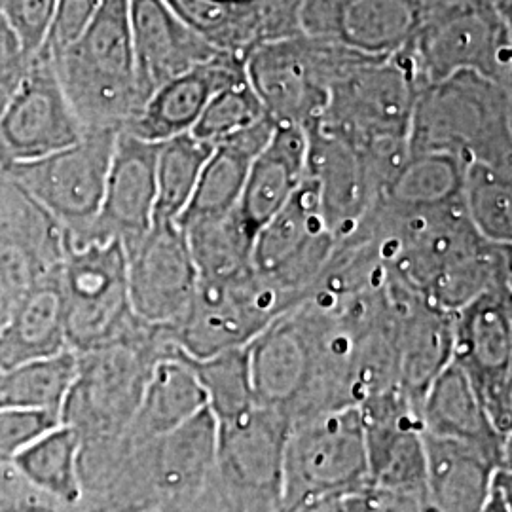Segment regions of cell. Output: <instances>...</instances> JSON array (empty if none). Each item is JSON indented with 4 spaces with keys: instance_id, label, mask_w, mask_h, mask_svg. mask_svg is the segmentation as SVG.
Instances as JSON below:
<instances>
[{
    "instance_id": "cell-18",
    "label": "cell",
    "mask_w": 512,
    "mask_h": 512,
    "mask_svg": "<svg viewBox=\"0 0 512 512\" xmlns=\"http://www.w3.org/2000/svg\"><path fill=\"white\" fill-rule=\"evenodd\" d=\"M308 131V177L319 188L321 211L336 239L349 236L382 196V183L363 150L327 133Z\"/></svg>"
},
{
    "instance_id": "cell-21",
    "label": "cell",
    "mask_w": 512,
    "mask_h": 512,
    "mask_svg": "<svg viewBox=\"0 0 512 512\" xmlns=\"http://www.w3.org/2000/svg\"><path fill=\"white\" fill-rule=\"evenodd\" d=\"M129 27L145 101L171 78L219 55L184 25L165 0H131Z\"/></svg>"
},
{
    "instance_id": "cell-3",
    "label": "cell",
    "mask_w": 512,
    "mask_h": 512,
    "mask_svg": "<svg viewBox=\"0 0 512 512\" xmlns=\"http://www.w3.org/2000/svg\"><path fill=\"white\" fill-rule=\"evenodd\" d=\"M256 406L289 423L315 412L348 406L310 308L300 302L277 317L247 346Z\"/></svg>"
},
{
    "instance_id": "cell-10",
    "label": "cell",
    "mask_w": 512,
    "mask_h": 512,
    "mask_svg": "<svg viewBox=\"0 0 512 512\" xmlns=\"http://www.w3.org/2000/svg\"><path fill=\"white\" fill-rule=\"evenodd\" d=\"M289 310L281 294L251 266L241 274L200 279L190 310L169 340L186 357L207 359L247 348Z\"/></svg>"
},
{
    "instance_id": "cell-25",
    "label": "cell",
    "mask_w": 512,
    "mask_h": 512,
    "mask_svg": "<svg viewBox=\"0 0 512 512\" xmlns=\"http://www.w3.org/2000/svg\"><path fill=\"white\" fill-rule=\"evenodd\" d=\"M427 490L437 512H480L495 473L511 458L456 440L423 435Z\"/></svg>"
},
{
    "instance_id": "cell-28",
    "label": "cell",
    "mask_w": 512,
    "mask_h": 512,
    "mask_svg": "<svg viewBox=\"0 0 512 512\" xmlns=\"http://www.w3.org/2000/svg\"><path fill=\"white\" fill-rule=\"evenodd\" d=\"M82 444L78 429L69 423H57L29 442L12 459L10 469L52 503L73 507L84 497Z\"/></svg>"
},
{
    "instance_id": "cell-35",
    "label": "cell",
    "mask_w": 512,
    "mask_h": 512,
    "mask_svg": "<svg viewBox=\"0 0 512 512\" xmlns=\"http://www.w3.org/2000/svg\"><path fill=\"white\" fill-rule=\"evenodd\" d=\"M181 355L192 366L198 382L202 385L207 399V410L211 412L217 425L239 420L255 408L247 348L230 349L207 359H190L184 353Z\"/></svg>"
},
{
    "instance_id": "cell-43",
    "label": "cell",
    "mask_w": 512,
    "mask_h": 512,
    "mask_svg": "<svg viewBox=\"0 0 512 512\" xmlns=\"http://www.w3.org/2000/svg\"><path fill=\"white\" fill-rule=\"evenodd\" d=\"M0 512H55L52 507L35 505V503H0Z\"/></svg>"
},
{
    "instance_id": "cell-19",
    "label": "cell",
    "mask_w": 512,
    "mask_h": 512,
    "mask_svg": "<svg viewBox=\"0 0 512 512\" xmlns=\"http://www.w3.org/2000/svg\"><path fill=\"white\" fill-rule=\"evenodd\" d=\"M158 150L160 143L118 131L101 211L88 239H118L128 251L147 236L154 224Z\"/></svg>"
},
{
    "instance_id": "cell-6",
    "label": "cell",
    "mask_w": 512,
    "mask_h": 512,
    "mask_svg": "<svg viewBox=\"0 0 512 512\" xmlns=\"http://www.w3.org/2000/svg\"><path fill=\"white\" fill-rule=\"evenodd\" d=\"M57 270L71 351L82 355L133 336L139 323L129 302L128 253L122 241H65Z\"/></svg>"
},
{
    "instance_id": "cell-8",
    "label": "cell",
    "mask_w": 512,
    "mask_h": 512,
    "mask_svg": "<svg viewBox=\"0 0 512 512\" xmlns=\"http://www.w3.org/2000/svg\"><path fill=\"white\" fill-rule=\"evenodd\" d=\"M118 129H88L80 141L6 169L10 183L54 222L67 243L92 234L105 196Z\"/></svg>"
},
{
    "instance_id": "cell-24",
    "label": "cell",
    "mask_w": 512,
    "mask_h": 512,
    "mask_svg": "<svg viewBox=\"0 0 512 512\" xmlns=\"http://www.w3.org/2000/svg\"><path fill=\"white\" fill-rule=\"evenodd\" d=\"M207 408L192 366L171 344L154 363L139 406L122 433L133 448L162 439Z\"/></svg>"
},
{
    "instance_id": "cell-26",
    "label": "cell",
    "mask_w": 512,
    "mask_h": 512,
    "mask_svg": "<svg viewBox=\"0 0 512 512\" xmlns=\"http://www.w3.org/2000/svg\"><path fill=\"white\" fill-rule=\"evenodd\" d=\"M57 266L48 275H38L29 293L0 330V372L48 359L69 349Z\"/></svg>"
},
{
    "instance_id": "cell-1",
    "label": "cell",
    "mask_w": 512,
    "mask_h": 512,
    "mask_svg": "<svg viewBox=\"0 0 512 512\" xmlns=\"http://www.w3.org/2000/svg\"><path fill=\"white\" fill-rule=\"evenodd\" d=\"M131 0H101L80 35L50 52L84 129H124L145 105L129 27ZM46 50V48H44Z\"/></svg>"
},
{
    "instance_id": "cell-33",
    "label": "cell",
    "mask_w": 512,
    "mask_h": 512,
    "mask_svg": "<svg viewBox=\"0 0 512 512\" xmlns=\"http://www.w3.org/2000/svg\"><path fill=\"white\" fill-rule=\"evenodd\" d=\"M512 171L471 160L463 165L461 202L480 238L511 247Z\"/></svg>"
},
{
    "instance_id": "cell-39",
    "label": "cell",
    "mask_w": 512,
    "mask_h": 512,
    "mask_svg": "<svg viewBox=\"0 0 512 512\" xmlns=\"http://www.w3.org/2000/svg\"><path fill=\"white\" fill-rule=\"evenodd\" d=\"M33 61L14 29L0 14V114L21 88Z\"/></svg>"
},
{
    "instance_id": "cell-40",
    "label": "cell",
    "mask_w": 512,
    "mask_h": 512,
    "mask_svg": "<svg viewBox=\"0 0 512 512\" xmlns=\"http://www.w3.org/2000/svg\"><path fill=\"white\" fill-rule=\"evenodd\" d=\"M101 0H57L54 27L46 50L55 52L73 42L92 19Z\"/></svg>"
},
{
    "instance_id": "cell-36",
    "label": "cell",
    "mask_w": 512,
    "mask_h": 512,
    "mask_svg": "<svg viewBox=\"0 0 512 512\" xmlns=\"http://www.w3.org/2000/svg\"><path fill=\"white\" fill-rule=\"evenodd\" d=\"M268 118L262 101L258 99L249 80L243 78L236 84L220 90L202 112L198 124L190 131L196 139L217 145L226 137L255 126Z\"/></svg>"
},
{
    "instance_id": "cell-15",
    "label": "cell",
    "mask_w": 512,
    "mask_h": 512,
    "mask_svg": "<svg viewBox=\"0 0 512 512\" xmlns=\"http://www.w3.org/2000/svg\"><path fill=\"white\" fill-rule=\"evenodd\" d=\"M456 0H300L302 35L325 38L366 55H391L442 6Z\"/></svg>"
},
{
    "instance_id": "cell-38",
    "label": "cell",
    "mask_w": 512,
    "mask_h": 512,
    "mask_svg": "<svg viewBox=\"0 0 512 512\" xmlns=\"http://www.w3.org/2000/svg\"><path fill=\"white\" fill-rule=\"evenodd\" d=\"M35 260L16 241L0 243V330L37 281Z\"/></svg>"
},
{
    "instance_id": "cell-11",
    "label": "cell",
    "mask_w": 512,
    "mask_h": 512,
    "mask_svg": "<svg viewBox=\"0 0 512 512\" xmlns=\"http://www.w3.org/2000/svg\"><path fill=\"white\" fill-rule=\"evenodd\" d=\"M336 241L321 211L317 183L306 177L256 232L251 266L293 310L323 274Z\"/></svg>"
},
{
    "instance_id": "cell-42",
    "label": "cell",
    "mask_w": 512,
    "mask_h": 512,
    "mask_svg": "<svg viewBox=\"0 0 512 512\" xmlns=\"http://www.w3.org/2000/svg\"><path fill=\"white\" fill-rule=\"evenodd\" d=\"M302 512H368V499H366V492L340 495V497L321 501Z\"/></svg>"
},
{
    "instance_id": "cell-30",
    "label": "cell",
    "mask_w": 512,
    "mask_h": 512,
    "mask_svg": "<svg viewBox=\"0 0 512 512\" xmlns=\"http://www.w3.org/2000/svg\"><path fill=\"white\" fill-rule=\"evenodd\" d=\"M78 378V353L71 349L0 372V410H37L63 421Z\"/></svg>"
},
{
    "instance_id": "cell-37",
    "label": "cell",
    "mask_w": 512,
    "mask_h": 512,
    "mask_svg": "<svg viewBox=\"0 0 512 512\" xmlns=\"http://www.w3.org/2000/svg\"><path fill=\"white\" fill-rule=\"evenodd\" d=\"M57 0H0V14L33 59L46 48L54 27Z\"/></svg>"
},
{
    "instance_id": "cell-22",
    "label": "cell",
    "mask_w": 512,
    "mask_h": 512,
    "mask_svg": "<svg viewBox=\"0 0 512 512\" xmlns=\"http://www.w3.org/2000/svg\"><path fill=\"white\" fill-rule=\"evenodd\" d=\"M308 177V131L298 124H275L268 145L251 164L239 198V219L256 232L291 200Z\"/></svg>"
},
{
    "instance_id": "cell-34",
    "label": "cell",
    "mask_w": 512,
    "mask_h": 512,
    "mask_svg": "<svg viewBox=\"0 0 512 512\" xmlns=\"http://www.w3.org/2000/svg\"><path fill=\"white\" fill-rule=\"evenodd\" d=\"M215 145L184 133L160 143L156 160L154 222H177L192 200Z\"/></svg>"
},
{
    "instance_id": "cell-7",
    "label": "cell",
    "mask_w": 512,
    "mask_h": 512,
    "mask_svg": "<svg viewBox=\"0 0 512 512\" xmlns=\"http://www.w3.org/2000/svg\"><path fill=\"white\" fill-rule=\"evenodd\" d=\"M366 57L332 40L298 35L256 46L245 71L275 124L306 128L323 114L334 82Z\"/></svg>"
},
{
    "instance_id": "cell-17",
    "label": "cell",
    "mask_w": 512,
    "mask_h": 512,
    "mask_svg": "<svg viewBox=\"0 0 512 512\" xmlns=\"http://www.w3.org/2000/svg\"><path fill=\"white\" fill-rule=\"evenodd\" d=\"M385 289L393 311L397 385L418 410L427 387L452 363L454 315L433 308L391 274Z\"/></svg>"
},
{
    "instance_id": "cell-31",
    "label": "cell",
    "mask_w": 512,
    "mask_h": 512,
    "mask_svg": "<svg viewBox=\"0 0 512 512\" xmlns=\"http://www.w3.org/2000/svg\"><path fill=\"white\" fill-rule=\"evenodd\" d=\"M179 226L200 279H220L251 268L255 236L236 209L222 217L188 220Z\"/></svg>"
},
{
    "instance_id": "cell-27",
    "label": "cell",
    "mask_w": 512,
    "mask_h": 512,
    "mask_svg": "<svg viewBox=\"0 0 512 512\" xmlns=\"http://www.w3.org/2000/svg\"><path fill=\"white\" fill-rule=\"evenodd\" d=\"M274 129L275 122L268 116L255 126L217 143L203 165L196 192L177 224L232 213L238 207L251 164L268 145Z\"/></svg>"
},
{
    "instance_id": "cell-23",
    "label": "cell",
    "mask_w": 512,
    "mask_h": 512,
    "mask_svg": "<svg viewBox=\"0 0 512 512\" xmlns=\"http://www.w3.org/2000/svg\"><path fill=\"white\" fill-rule=\"evenodd\" d=\"M418 420L423 435L456 440L511 458V437H503L495 429L469 378L454 361L427 387Z\"/></svg>"
},
{
    "instance_id": "cell-9",
    "label": "cell",
    "mask_w": 512,
    "mask_h": 512,
    "mask_svg": "<svg viewBox=\"0 0 512 512\" xmlns=\"http://www.w3.org/2000/svg\"><path fill=\"white\" fill-rule=\"evenodd\" d=\"M421 84L476 73L512 88V23L476 0L442 6L404 46Z\"/></svg>"
},
{
    "instance_id": "cell-2",
    "label": "cell",
    "mask_w": 512,
    "mask_h": 512,
    "mask_svg": "<svg viewBox=\"0 0 512 512\" xmlns=\"http://www.w3.org/2000/svg\"><path fill=\"white\" fill-rule=\"evenodd\" d=\"M408 154H450L511 171L512 88L458 73L418 92Z\"/></svg>"
},
{
    "instance_id": "cell-4",
    "label": "cell",
    "mask_w": 512,
    "mask_h": 512,
    "mask_svg": "<svg viewBox=\"0 0 512 512\" xmlns=\"http://www.w3.org/2000/svg\"><path fill=\"white\" fill-rule=\"evenodd\" d=\"M423 88L406 50L370 55L340 76L317 124L366 154L408 148L418 92Z\"/></svg>"
},
{
    "instance_id": "cell-13",
    "label": "cell",
    "mask_w": 512,
    "mask_h": 512,
    "mask_svg": "<svg viewBox=\"0 0 512 512\" xmlns=\"http://www.w3.org/2000/svg\"><path fill=\"white\" fill-rule=\"evenodd\" d=\"M128 253L131 311L139 325L171 334L190 310L198 270L177 222H154Z\"/></svg>"
},
{
    "instance_id": "cell-14",
    "label": "cell",
    "mask_w": 512,
    "mask_h": 512,
    "mask_svg": "<svg viewBox=\"0 0 512 512\" xmlns=\"http://www.w3.org/2000/svg\"><path fill=\"white\" fill-rule=\"evenodd\" d=\"M86 133L55 73L48 50L35 57L21 88L0 114V164L35 162Z\"/></svg>"
},
{
    "instance_id": "cell-29",
    "label": "cell",
    "mask_w": 512,
    "mask_h": 512,
    "mask_svg": "<svg viewBox=\"0 0 512 512\" xmlns=\"http://www.w3.org/2000/svg\"><path fill=\"white\" fill-rule=\"evenodd\" d=\"M184 25L219 54L247 57L268 42L262 0H165Z\"/></svg>"
},
{
    "instance_id": "cell-16",
    "label": "cell",
    "mask_w": 512,
    "mask_h": 512,
    "mask_svg": "<svg viewBox=\"0 0 512 512\" xmlns=\"http://www.w3.org/2000/svg\"><path fill=\"white\" fill-rule=\"evenodd\" d=\"M160 357H148L147 349L131 336L78 355V378L65 412L78 408L88 429L99 435L124 433L139 406L148 374Z\"/></svg>"
},
{
    "instance_id": "cell-32",
    "label": "cell",
    "mask_w": 512,
    "mask_h": 512,
    "mask_svg": "<svg viewBox=\"0 0 512 512\" xmlns=\"http://www.w3.org/2000/svg\"><path fill=\"white\" fill-rule=\"evenodd\" d=\"M465 162L450 154H408L380 202L399 209H425L461 200Z\"/></svg>"
},
{
    "instance_id": "cell-12",
    "label": "cell",
    "mask_w": 512,
    "mask_h": 512,
    "mask_svg": "<svg viewBox=\"0 0 512 512\" xmlns=\"http://www.w3.org/2000/svg\"><path fill=\"white\" fill-rule=\"evenodd\" d=\"M452 361L469 378L495 429L511 437V285L494 287L454 313Z\"/></svg>"
},
{
    "instance_id": "cell-41",
    "label": "cell",
    "mask_w": 512,
    "mask_h": 512,
    "mask_svg": "<svg viewBox=\"0 0 512 512\" xmlns=\"http://www.w3.org/2000/svg\"><path fill=\"white\" fill-rule=\"evenodd\" d=\"M480 512H512L511 467L497 469L490 494Z\"/></svg>"
},
{
    "instance_id": "cell-20",
    "label": "cell",
    "mask_w": 512,
    "mask_h": 512,
    "mask_svg": "<svg viewBox=\"0 0 512 512\" xmlns=\"http://www.w3.org/2000/svg\"><path fill=\"white\" fill-rule=\"evenodd\" d=\"M245 63L247 57L219 54L171 78L150 93L124 131L148 143H164L190 133L220 90L247 78Z\"/></svg>"
},
{
    "instance_id": "cell-5",
    "label": "cell",
    "mask_w": 512,
    "mask_h": 512,
    "mask_svg": "<svg viewBox=\"0 0 512 512\" xmlns=\"http://www.w3.org/2000/svg\"><path fill=\"white\" fill-rule=\"evenodd\" d=\"M368 490L365 423L348 404L293 421L281 465V512Z\"/></svg>"
}]
</instances>
